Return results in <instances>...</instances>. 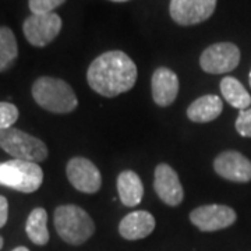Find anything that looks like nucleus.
<instances>
[{"label":"nucleus","instance_id":"nucleus-17","mask_svg":"<svg viewBox=\"0 0 251 251\" xmlns=\"http://www.w3.org/2000/svg\"><path fill=\"white\" fill-rule=\"evenodd\" d=\"M221 94L225 100L239 110H246L250 108L251 95L244 88L240 81L234 77H225L221 81Z\"/></svg>","mask_w":251,"mask_h":251},{"label":"nucleus","instance_id":"nucleus-22","mask_svg":"<svg viewBox=\"0 0 251 251\" xmlns=\"http://www.w3.org/2000/svg\"><path fill=\"white\" fill-rule=\"evenodd\" d=\"M236 130L242 137H251V108L240 110L236 119Z\"/></svg>","mask_w":251,"mask_h":251},{"label":"nucleus","instance_id":"nucleus-14","mask_svg":"<svg viewBox=\"0 0 251 251\" xmlns=\"http://www.w3.org/2000/svg\"><path fill=\"white\" fill-rule=\"evenodd\" d=\"M155 218L147 211L130 212L120 221L119 233L126 240H141L152 233Z\"/></svg>","mask_w":251,"mask_h":251},{"label":"nucleus","instance_id":"nucleus-7","mask_svg":"<svg viewBox=\"0 0 251 251\" xmlns=\"http://www.w3.org/2000/svg\"><path fill=\"white\" fill-rule=\"evenodd\" d=\"M62 29V18L56 13L31 14L23 24V31L32 46L44 48L49 45Z\"/></svg>","mask_w":251,"mask_h":251},{"label":"nucleus","instance_id":"nucleus-11","mask_svg":"<svg viewBox=\"0 0 251 251\" xmlns=\"http://www.w3.org/2000/svg\"><path fill=\"white\" fill-rule=\"evenodd\" d=\"M153 188L162 202L169 206L180 205L184 198L183 186L177 173L166 163H161L155 168Z\"/></svg>","mask_w":251,"mask_h":251},{"label":"nucleus","instance_id":"nucleus-10","mask_svg":"<svg viewBox=\"0 0 251 251\" xmlns=\"http://www.w3.org/2000/svg\"><path fill=\"white\" fill-rule=\"evenodd\" d=\"M216 0H171L169 13L179 25H196L214 14Z\"/></svg>","mask_w":251,"mask_h":251},{"label":"nucleus","instance_id":"nucleus-24","mask_svg":"<svg viewBox=\"0 0 251 251\" xmlns=\"http://www.w3.org/2000/svg\"><path fill=\"white\" fill-rule=\"evenodd\" d=\"M11 251H29L27 249V247H16L14 250H11Z\"/></svg>","mask_w":251,"mask_h":251},{"label":"nucleus","instance_id":"nucleus-12","mask_svg":"<svg viewBox=\"0 0 251 251\" xmlns=\"http://www.w3.org/2000/svg\"><path fill=\"white\" fill-rule=\"evenodd\" d=\"M214 169L224 179L234 183L251 181V161L237 151H225L214 161Z\"/></svg>","mask_w":251,"mask_h":251},{"label":"nucleus","instance_id":"nucleus-5","mask_svg":"<svg viewBox=\"0 0 251 251\" xmlns=\"http://www.w3.org/2000/svg\"><path fill=\"white\" fill-rule=\"evenodd\" d=\"M42 181L44 172L35 162L11 159L0 163V186L28 194L41 187Z\"/></svg>","mask_w":251,"mask_h":251},{"label":"nucleus","instance_id":"nucleus-19","mask_svg":"<svg viewBox=\"0 0 251 251\" xmlns=\"http://www.w3.org/2000/svg\"><path fill=\"white\" fill-rule=\"evenodd\" d=\"M18 56L16 35L7 27H0V73L9 70Z\"/></svg>","mask_w":251,"mask_h":251},{"label":"nucleus","instance_id":"nucleus-6","mask_svg":"<svg viewBox=\"0 0 251 251\" xmlns=\"http://www.w3.org/2000/svg\"><path fill=\"white\" fill-rule=\"evenodd\" d=\"M240 63V50L232 42H219L208 46L200 56V66L209 74H225Z\"/></svg>","mask_w":251,"mask_h":251},{"label":"nucleus","instance_id":"nucleus-13","mask_svg":"<svg viewBox=\"0 0 251 251\" xmlns=\"http://www.w3.org/2000/svg\"><path fill=\"white\" fill-rule=\"evenodd\" d=\"M153 102L162 106H171L179 94V78L177 74L168 67H158L151 78Z\"/></svg>","mask_w":251,"mask_h":251},{"label":"nucleus","instance_id":"nucleus-27","mask_svg":"<svg viewBox=\"0 0 251 251\" xmlns=\"http://www.w3.org/2000/svg\"><path fill=\"white\" fill-rule=\"evenodd\" d=\"M249 81H250V87H251V72H250V75H249Z\"/></svg>","mask_w":251,"mask_h":251},{"label":"nucleus","instance_id":"nucleus-8","mask_svg":"<svg viewBox=\"0 0 251 251\" xmlns=\"http://www.w3.org/2000/svg\"><path fill=\"white\" fill-rule=\"evenodd\" d=\"M237 215L233 208L221 204H211L196 208L190 212V221L201 232L222 230L236 222Z\"/></svg>","mask_w":251,"mask_h":251},{"label":"nucleus","instance_id":"nucleus-15","mask_svg":"<svg viewBox=\"0 0 251 251\" xmlns=\"http://www.w3.org/2000/svg\"><path fill=\"white\" fill-rule=\"evenodd\" d=\"M224 110V102L218 95H204L191 102L187 108V117L194 123H208L215 120Z\"/></svg>","mask_w":251,"mask_h":251},{"label":"nucleus","instance_id":"nucleus-4","mask_svg":"<svg viewBox=\"0 0 251 251\" xmlns=\"http://www.w3.org/2000/svg\"><path fill=\"white\" fill-rule=\"evenodd\" d=\"M0 148L20 161L38 163L48 158V147L42 140L14 127L0 130Z\"/></svg>","mask_w":251,"mask_h":251},{"label":"nucleus","instance_id":"nucleus-9","mask_svg":"<svg viewBox=\"0 0 251 251\" xmlns=\"http://www.w3.org/2000/svg\"><path fill=\"white\" fill-rule=\"evenodd\" d=\"M67 179L75 190L85 194H95L102 186L99 169L87 158H72L66 168Z\"/></svg>","mask_w":251,"mask_h":251},{"label":"nucleus","instance_id":"nucleus-23","mask_svg":"<svg viewBox=\"0 0 251 251\" xmlns=\"http://www.w3.org/2000/svg\"><path fill=\"white\" fill-rule=\"evenodd\" d=\"M7 218H9V202L7 198L0 196V227L7 224Z\"/></svg>","mask_w":251,"mask_h":251},{"label":"nucleus","instance_id":"nucleus-2","mask_svg":"<svg viewBox=\"0 0 251 251\" xmlns=\"http://www.w3.org/2000/svg\"><path fill=\"white\" fill-rule=\"evenodd\" d=\"M32 98L42 109L59 115L70 113L78 105L72 87L53 77H39L32 85Z\"/></svg>","mask_w":251,"mask_h":251},{"label":"nucleus","instance_id":"nucleus-25","mask_svg":"<svg viewBox=\"0 0 251 251\" xmlns=\"http://www.w3.org/2000/svg\"><path fill=\"white\" fill-rule=\"evenodd\" d=\"M1 247H3V237L0 236V250H1Z\"/></svg>","mask_w":251,"mask_h":251},{"label":"nucleus","instance_id":"nucleus-1","mask_svg":"<svg viewBox=\"0 0 251 251\" xmlns=\"http://www.w3.org/2000/svg\"><path fill=\"white\" fill-rule=\"evenodd\" d=\"M87 81L97 94L115 98L134 87L137 66L131 57L122 50L105 52L90 64Z\"/></svg>","mask_w":251,"mask_h":251},{"label":"nucleus","instance_id":"nucleus-26","mask_svg":"<svg viewBox=\"0 0 251 251\" xmlns=\"http://www.w3.org/2000/svg\"><path fill=\"white\" fill-rule=\"evenodd\" d=\"M110 1H117V3H122V1H128V0H110Z\"/></svg>","mask_w":251,"mask_h":251},{"label":"nucleus","instance_id":"nucleus-21","mask_svg":"<svg viewBox=\"0 0 251 251\" xmlns=\"http://www.w3.org/2000/svg\"><path fill=\"white\" fill-rule=\"evenodd\" d=\"M66 0H28L29 10L32 14H49L53 13Z\"/></svg>","mask_w":251,"mask_h":251},{"label":"nucleus","instance_id":"nucleus-18","mask_svg":"<svg viewBox=\"0 0 251 251\" xmlns=\"http://www.w3.org/2000/svg\"><path fill=\"white\" fill-rule=\"evenodd\" d=\"M29 240L36 246H45L49 242V230H48V212L44 208H35L31 211L25 224Z\"/></svg>","mask_w":251,"mask_h":251},{"label":"nucleus","instance_id":"nucleus-16","mask_svg":"<svg viewBox=\"0 0 251 251\" xmlns=\"http://www.w3.org/2000/svg\"><path fill=\"white\" fill-rule=\"evenodd\" d=\"M117 193L125 206H137L144 197V186L140 176L133 171H123L117 177Z\"/></svg>","mask_w":251,"mask_h":251},{"label":"nucleus","instance_id":"nucleus-20","mask_svg":"<svg viewBox=\"0 0 251 251\" xmlns=\"http://www.w3.org/2000/svg\"><path fill=\"white\" fill-rule=\"evenodd\" d=\"M18 109L10 102H0V130L11 128L17 122Z\"/></svg>","mask_w":251,"mask_h":251},{"label":"nucleus","instance_id":"nucleus-3","mask_svg":"<svg viewBox=\"0 0 251 251\" xmlns=\"http://www.w3.org/2000/svg\"><path fill=\"white\" fill-rule=\"evenodd\" d=\"M54 229L63 240L72 246L85 243L95 232L92 218L81 206L60 205L54 209Z\"/></svg>","mask_w":251,"mask_h":251}]
</instances>
